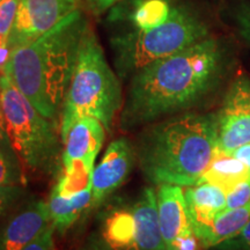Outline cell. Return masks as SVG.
I'll return each mask as SVG.
<instances>
[{
  "instance_id": "cell-1",
  "label": "cell",
  "mask_w": 250,
  "mask_h": 250,
  "mask_svg": "<svg viewBox=\"0 0 250 250\" xmlns=\"http://www.w3.org/2000/svg\"><path fill=\"white\" fill-rule=\"evenodd\" d=\"M223 68V49L211 36L148 64L131 77L121 110L122 130L192 108L217 86Z\"/></svg>"
},
{
  "instance_id": "cell-2",
  "label": "cell",
  "mask_w": 250,
  "mask_h": 250,
  "mask_svg": "<svg viewBox=\"0 0 250 250\" xmlns=\"http://www.w3.org/2000/svg\"><path fill=\"white\" fill-rule=\"evenodd\" d=\"M89 24L83 9H78L44 35L11 50L4 73L49 120L56 122L62 115Z\"/></svg>"
},
{
  "instance_id": "cell-3",
  "label": "cell",
  "mask_w": 250,
  "mask_h": 250,
  "mask_svg": "<svg viewBox=\"0 0 250 250\" xmlns=\"http://www.w3.org/2000/svg\"><path fill=\"white\" fill-rule=\"evenodd\" d=\"M217 147V115L187 112L144 131L136 155L149 182L188 188L201 182Z\"/></svg>"
},
{
  "instance_id": "cell-4",
  "label": "cell",
  "mask_w": 250,
  "mask_h": 250,
  "mask_svg": "<svg viewBox=\"0 0 250 250\" xmlns=\"http://www.w3.org/2000/svg\"><path fill=\"white\" fill-rule=\"evenodd\" d=\"M120 77L110 67L95 31L89 24L83 37L61 115V139L81 117H95L110 131L123 108Z\"/></svg>"
},
{
  "instance_id": "cell-5",
  "label": "cell",
  "mask_w": 250,
  "mask_h": 250,
  "mask_svg": "<svg viewBox=\"0 0 250 250\" xmlns=\"http://www.w3.org/2000/svg\"><path fill=\"white\" fill-rule=\"evenodd\" d=\"M210 36L208 28L191 9L174 6L169 18L146 30H118L110 37L115 71L121 79L159 59L169 57Z\"/></svg>"
},
{
  "instance_id": "cell-6",
  "label": "cell",
  "mask_w": 250,
  "mask_h": 250,
  "mask_svg": "<svg viewBox=\"0 0 250 250\" xmlns=\"http://www.w3.org/2000/svg\"><path fill=\"white\" fill-rule=\"evenodd\" d=\"M0 107L23 168L33 173H54L62 160V145L56 122L43 116L6 73L0 76Z\"/></svg>"
},
{
  "instance_id": "cell-7",
  "label": "cell",
  "mask_w": 250,
  "mask_h": 250,
  "mask_svg": "<svg viewBox=\"0 0 250 250\" xmlns=\"http://www.w3.org/2000/svg\"><path fill=\"white\" fill-rule=\"evenodd\" d=\"M78 9L81 0H20L7 40L9 51L44 35Z\"/></svg>"
},
{
  "instance_id": "cell-8",
  "label": "cell",
  "mask_w": 250,
  "mask_h": 250,
  "mask_svg": "<svg viewBox=\"0 0 250 250\" xmlns=\"http://www.w3.org/2000/svg\"><path fill=\"white\" fill-rule=\"evenodd\" d=\"M218 121V148L232 153L250 144V80L237 77L228 88Z\"/></svg>"
},
{
  "instance_id": "cell-9",
  "label": "cell",
  "mask_w": 250,
  "mask_h": 250,
  "mask_svg": "<svg viewBox=\"0 0 250 250\" xmlns=\"http://www.w3.org/2000/svg\"><path fill=\"white\" fill-rule=\"evenodd\" d=\"M136 159V149L129 139L121 137L109 144L101 162L93 171L92 208L101 204L125 182Z\"/></svg>"
},
{
  "instance_id": "cell-10",
  "label": "cell",
  "mask_w": 250,
  "mask_h": 250,
  "mask_svg": "<svg viewBox=\"0 0 250 250\" xmlns=\"http://www.w3.org/2000/svg\"><path fill=\"white\" fill-rule=\"evenodd\" d=\"M51 225L48 203L31 202L0 230V250H23Z\"/></svg>"
},
{
  "instance_id": "cell-11",
  "label": "cell",
  "mask_w": 250,
  "mask_h": 250,
  "mask_svg": "<svg viewBox=\"0 0 250 250\" xmlns=\"http://www.w3.org/2000/svg\"><path fill=\"white\" fill-rule=\"evenodd\" d=\"M159 221L165 249L193 233L182 187L160 184L156 190Z\"/></svg>"
},
{
  "instance_id": "cell-12",
  "label": "cell",
  "mask_w": 250,
  "mask_h": 250,
  "mask_svg": "<svg viewBox=\"0 0 250 250\" xmlns=\"http://www.w3.org/2000/svg\"><path fill=\"white\" fill-rule=\"evenodd\" d=\"M104 139L105 127L98 118H79L72 125L62 142V167H67L78 160L94 166Z\"/></svg>"
},
{
  "instance_id": "cell-13",
  "label": "cell",
  "mask_w": 250,
  "mask_h": 250,
  "mask_svg": "<svg viewBox=\"0 0 250 250\" xmlns=\"http://www.w3.org/2000/svg\"><path fill=\"white\" fill-rule=\"evenodd\" d=\"M173 7L169 0H124L110 8L108 19L120 30H146L165 22Z\"/></svg>"
},
{
  "instance_id": "cell-14",
  "label": "cell",
  "mask_w": 250,
  "mask_h": 250,
  "mask_svg": "<svg viewBox=\"0 0 250 250\" xmlns=\"http://www.w3.org/2000/svg\"><path fill=\"white\" fill-rule=\"evenodd\" d=\"M184 198L193 233L199 239L215 217L226 208V192L213 184L202 182L188 187Z\"/></svg>"
},
{
  "instance_id": "cell-15",
  "label": "cell",
  "mask_w": 250,
  "mask_h": 250,
  "mask_svg": "<svg viewBox=\"0 0 250 250\" xmlns=\"http://www.w3.org/2000/svg\"><path fill=\"white\" fill-rule=\"evenodd\" d=\"M132 210L137 226V250H166L159 221L155 190L145 188Z\"/></svg>"
},
{
  "instance_id": "cell-16",
  "label": "cell",
  "mask_w": 250,
  "mask_h": 250,
  "mask_svg": "<svg viewBox=\"0 0 250 250\" xmlns=\"http://www.w3.org/2000/svg\"><path fill=\"white\" fill-rule=\"evenodd\" d=\"M92 188L72 197H62L52 189L48 201L50 219L56 232L64 234L89 208H92Z\"/></svg>"
},
{
  "instance_id": "cell-17",
  "label": "cell",
  "mask_w": 250,
  "mask_h": 250,
  "mask_svg": "<svg viewBox=\"0 0 250 250\" xmlns=\"http://www.w3.org/2000/svg\"><path fill=\"white\" fill-rule=\"evenodd\" d=\"M248 180H250V171L246 165L217 147L213 159L199 183H211L227 193Z\"/></svg>"
},
{
  "instance_id": "cell-18",
  "label": "cell",
  "mask_w": 250,
  "mask_h": 250,
  "mask_svg": "<svg viewBox=\"0 0 250 250\" xmlns=\"http://www.w3.org/2000/svg\"><path fill=\"white\" fill-rule=\"evenodd\" d=\"M250 220V201L241 208L224 210L215 217L214 221L199 237L203 250L220 246L232 239Z\"/></svg>"
},
{
  "instance_id": "cell-19",
  "label": "cell",
  "mask_w": 250,
  "mask_h": 250,
  "mask_svg": "<svg viewBox=\"0 0 250 250\" xmlns=\"http://www.w3.org/2000/svg\"><path fill=\"white\" fill-rule=\"evenodd\" d=\"M102 235L114 250H137V226L133 210L117 208L105 218Z\"/></svg>"
},
{
  "instance_id": "cell-20",
  "label": "cell",
  "mask_w": 250,
  "mask_h": 250,
  "mask_svg": "<svg viewBox=\"0 0 250 250\" xmlns=\"http://www.w3.org/2000/svg\"><path fill=\"white\" fill-rule=\"evenodd\" d=\"M94 166L85 161H74L62 167L61 177L54 190L62 197H72L92 188Z\"/></svg>"
},
{
  "instance_id": "cell-21",
  "label": "cell",
  "mask_w": 250,
  "mask_h": 250,
  "mask_svg": "<svg viewBox=\"0 0 250 250\" xmlns=\"http://www.w3.org/2000/svg\"><path fill=\"white\" fill-rule=\"evenodd\" d=\"M23 165L13 147L0 145V186H24Z\"/></svg>"
},
{
  "instance_id": "cell-22",
  "label": "cell",
  "mask_w": 250,
  "mask_h": 250,
  "mask_svg": "<svg viewBox=\"0 0 250 250\" xmlns=\"http://www.w3.org/2000/svg\"><path fill=\"white\" fill-rule=\"evenodd\" d=\"M20 0H0V36L8 40Z\"/></svg>"
},
{
  "instance_id": "cell-23",
  "label": "cell",
  "mask_w": 250,
  "mask_h": 250,
  "mask_svg": "<svg viewBox=\"0 0 250 250\" xmlns=\"http://www.w3.org/2000/svg\"><path fill=\"white\" fill-rule=\"evenodd\" d=\"M250 201V180L242 182L241 184L234 188L229 192L226 193V208L225 210H232V208H241Z\"/></svg>"
},
{
  "instance_id": "cell-24",
  "label": "cell",
  "mask_w": 250,
  "mask_h": 250,
  "mask_svg": "<svg viewBox=\"0 0 250 250\" xmlns=\"http://www.w3.org/2000/svg\"><path fill=\"white\" fill-rule=\"evenodd\" d=\"M22 186H0V218L22 195Z\"/></svg>"
},
{
  "instance_id": "cell-25",
  "label": "cell",
  "mask_w": 250,
  "mask_h": 250,
  "mask_svg": "<svg viewBox=\"0 0 250 250\" xmlns=\"http://www.w3.org/2000/svg\"><path fill=\"white\" fill-rule=\"evenodd\" d=\"M218 247L223 250H250V220L237 235Z\"/></svg>"
},
{
  "instance_id": "cell-26",
  "label": "cell",
  "mask_w": 250,
  "mask_h": 250,
  "mask_svg": "<svg viewBox=\"0 0 250 250\" xmlns=\"http://www.w3.org/2000/svg\"><path fill=\"white\" fill-rule=\"evenodd\" d=\"M55 227L52 224L46 228L35 241L27 246L23 250H56L55 247Z\"/></svg>"
},
{
  "instance_id": "cell-27",
  "label": "cell",
  "mask_w": 250,
  "mask_h": 250,
  "mask_svg": "<svg viewBox=\"0 0 250 250\" xmlns=\"http://www.w3.org/2000/svg\"><path fill=\"white\" fill-rule=\"evenodd\" d=\"M78 250H114L105 241L102 234L94 233Z\"/></svg>"
},
{
  "instance_id": "cell-28",
  "label": "cell",
  "mask_w": 250,
  "mask_h": 250,
  "mask_svg": "<svg viewBox=\"0 0 250 250\" xmlns=\"http://www.w3.org/2000/svg\"><path fill=\"white\" fill-rule=\"evenodd\" d=\"M83 1L86 2L90 11L95 14H101L124 0H83Z\"/></svg>"
},
{
  "instance_id": "cell-29",
  "label": "cell",
  "mask_w": 250,
  "mask_h": 250,
  "mask_svg": "<svg viewBox=\"0 0 250 250\" xmlns=\"http://www.w3.org/2000/svg\"><path fill=\"white\" fill-rule=\"evenodd\" d=\"M229 154L233 155L234 158H236L237 160L243 162L250 171V144H246V145L240 146V147L234 149V151L232 153H229Z\"/></svg>"
},
{
  "instance_id": "cell-30",
  "label": "cell",
  "mask_w": 250,
  "mask_h": 250,
  "mask_svg": "<svg viewBox=\"0 0 250 250\" xmlns=\"http://www.w3.org/2000/svg\"><path fill=\"white\" fill-rule=\"evenodd\" d=\"M0 145L5 146V147H13L11 140H9L7 130H6L5 117L2 114L1 107H0Z\"/></svg>"
}]
</instances>
